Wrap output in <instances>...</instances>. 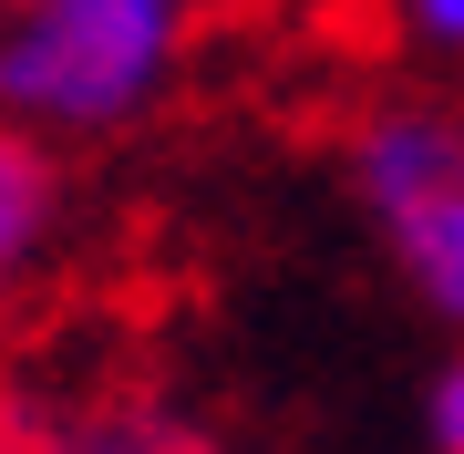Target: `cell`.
Returning a JSON list of instances; mask_svg holds the SVG:
<instances>
[{
    "instance_id": "cell-1",
    "label": "cell",
    "mask_w": 464,
    "mask_h": 454,
    "mask_svg": "<svg viewBox=\"0 0 464 454\" xmlns=\"http://www.w3.org/2000/svg\"><path fill=\"white\" fill-rule=\"evenodd\" d=\"M197 0H11L0 21V124L42 145L124 135L186 63Z\"/></svg>"
},
{
    "instance_id": "cell-5",
    "label": "cell",
    "mask_w": 464,
    "mask_h": 454,
    "mask_svg": "<svg viewBox=\"0 0 464 454\" xmlns=\"http://www.w3.org/2000/svg\"><path fill=\"white\" fill-rule=\"evenodd\" d=\"M423 434H433V454H464V352L433 372V392H423Z\"/></svg>"
},
{
    "instance_id": "cell-4",
    "label": "cell",
    "mask_w": 464,
    "mask_h": 454,
    "mask_svg": "<svg viewBox=\"0 0 464 454\" xmlns=\"http://www.w3.org/2000/svg\"><path fill=\"white\" fill-rule=\"evenodd\" d=\"M52 217H63V166H52V145L42 135H0V279H21L42 258V237Z\"/></svg>"
},
{
    "instance_id": "cell-6",
    "label": "cell",
    "mask_w": 464,
    "mask_h": 454,
    "mask_svg": "<svg viewBox=\"0 0 464 454\" xmlns=\"http://www.w3.org/2000/svg\"><path fill=\"white\" fill-rule=\"evenodd\" d=\"M392 21H402L423 52H464V0H392Z\"/></svg>"
},
{
    "instance_id": "cell-3",
    "label": "cell",
    "mask_w": 464,
    "mask_h": 454,
    "mask_svg": "<svg viewBox=\"0 0 464 454\" xmlns=\"http://www.w3.org/2000/svg\"><path fill=\"white\" fill-rule=\"evenodd\" d=\"M0 454H217V434L186 423L166 392L93 382V392H32V403H0Z\"/></svg>"
},
{
    "instance_id": "cell-2",
    "label": "cell",
    "mask_w": 464,
    "mask_h": 454,
    "mask_svg": "<svg viewBox=\"0 0 464 454\" xmlns=\"http://www.w3.org/2000/svg\"><path fill=\"white\" fill-rule=\"evenodd\" d=\"M351 197L392 248L402 289L444 331H464V103H433V93L372 103L351 124Z\"/></svg>"
}]
</instances>
